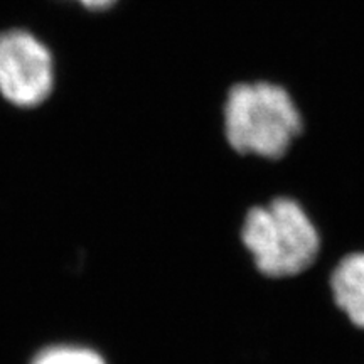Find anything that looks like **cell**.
<instances>
[{"label": "cell", "mask_w": 364, "mask_h": 364, "mask_svg": "<svg viewBox=\"0 0 364 364\" xmlns=\"http://www.w3.org/2000/svg\"><path fill=\"white\" fill-rule=\"evenodd\" d=\"M302 129L297 105L279 85H235L225 103L228 142L240 154L279 159Z\"/></svg>", "instance_id": "1"}, {"label": "cell", "mask_w": 364, "mask_h": 364, "mask_svg": "<svg viewBox=\"0 0 364 364\" xmlns=\"http://www.w3.org/2000/svg\"><path fill=\"white\" fill-rule=\"evenodd\" d=\"M241 235L257 267L270 277L297 275L316 260L318 252L316 228L304 209L287 198L253 208Z\"/></svg>", "instance_id": "2"}, {"label": "cell", "mask_w": 364, "mask_h": 364, "mask_svg": "<svg viewBox=\"0 0 364 364\" xmlns=\"http://www.w3.org/2000/svg\"><path fill=\"white\" fill-rule=\"evenodd\" d=\"M54 88L53 54L27 31L0 34V95L21 108L39 107Z\"/></svg>", "instance_id": "3"}, {"label": "cell", "mask_w": 364, "mask_h": 364, "mask_svg": "<svg viewBox=\"0 0 364 364\" xmlns=\"http://www.w3.org/2000/svg\"><path fill=\"white\" fill-rule=\"evenodd\" d=\"M336 304L354 324L364 327V253L346 257L332 273Z\"/></svg>", "instance_id": "4"}, {"label": "cell", "mask_w": 364, "mask_h": 364, "mask_svg": "<svg viewBox=\"0 0 364 364\" xmlns=\"http://www.w3.org/2000/svg\"><path fill=\"white\" fill-rule=\"evenodd\" d=\"M29 364H107L95 349L81 344H51L39 349Z\"/></svg>", "instance_id": "5"}, {"label": "cell", "mask_w": 364, "mask_h": 364, "mask_svg": "<svg viewBox=\"0 0 364 364\" xmlns=\"http://www.w3.org/2000/svg\"><path fill=\"white\" fill-rule=\"evenodd\" d=\"M76 2H80L90 11H105V9L112 7L117 0H76Z\"/></svg>", "instance_id": "6"}]
</instances>
